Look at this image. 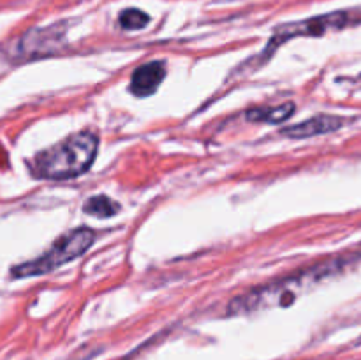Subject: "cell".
Here are the masks:
<instances>
[{"label": "cell", "instance_id": "6da1fadb", "mask_svg": "<svg viewBox=\"0 0 361 360\" xmlns=\"http://www.w3.org/2000/svg\"><path fill=\"white\" fill-rule=\"evenodd\" d=\"M344 265L342 261H328V263L314 265L310 268H303V270L295 272V274L288 275V277H281L268 284L256 286V288L249 289V292L242 293V295L235 296L229 302L228 313L229 314H247L254 313L257 309H263L264 306L270 304H281V306H289L295 302L298 292L303 288L316 284V282L323 281L324 277L337 272Z\"/></svg>", "mask_w": 361, "mask_h": 360}, {"label": "cell", "instance_id": "7a4b0ae2", "mask_svg": "<svg viewBox=\"0 0 361 360\" xmlns=\"http://www.w3.org/2000/svg\"><path fill=\"white\" fill-rule=\"evenodd\" d=\"M99 138L90 131L71 134L53 147L39 152L32 161V173L39 179L66 180L87 172L97 155Z\"/></svg>", "mask_w": 361, "mask_h": 360}, {"label": "cell", "instance_id": "3957f363", "mask_svg": "<svg viewBox=\"0 0 361 360\" xmlns=\"http://www.w3.org/2000/svg\"><path fill=\"white\" fill-rule=\"evenodd\" d=\"M95 242V233L90 228H76L63 233L42 256L35 260L25 261V263L16 265L11 270V275L16 279L32 277V275H42L48 272L56 270L62 265L76 260L81 254L90 249L92 244Z\"/></svg>", "mask_w": 361, "mask_h": 360}, {"label": "cell", "instance_id": "277c9868", "mask_svg": "<svg viewBox=\"0 0 361 360\" xmlns=\"http://www.w3.org/2000/svg\"><path fill=\"white\" fill-rule=\"evenodd\" d=\"M351 21V13H348V11H337V13L323 14V16L281 25L279 28H275L274 35H271L270 42H268L263 55L264 53H267V56L271 55L277 46L284 44L286 41H289V39L293 37H302V35H323L330 30H341V28L348 27Z\"/></svg>", "mask_w": 361, "mask_h": 360}, {"label": "cell", "instance_id": "5b68a950", "mask_svg": "<svg viewBox=\"0 0 361 360\" xmlns=\"http://www.w3.org/2000/svg\"><path fill=\"white\" fill-rule=\"evenodd\" d=\"M63 35H66V25L63 23L46 28H32L9 46L7 55L16 62L51 55L60 49Z\"/></svg>", "mask_w": 361, "mask_h": 360}, {"label": "cell", "instance_id": "8992f818", "mask_svg": "<svg viewBox=\"0 0 361 360\" xmlns=\"http://www.w3.org/2000/svg\"><path fill=\"white\" fill-rule=\"evenodd\" d=\"M166 76V64L162 60H152L137 67L130 76V92L136 97H148L154 94Z\"/></svg>", "mask_w": 361, "mask_h": 360}, {"label": "cell", "instance_id": "52a82bcc", "mask_svg": "<svg viewBox=\"0 0 361 360\" xmlns=\"http://www.w3.org/2000/svg\"><path fill=\"white\" fill-rule=\"evenodd\" d=\"M344 122L345 120L337 115H316L312 116V119L295 124V126L284 127L281 133L288 138L302 140V138H312L319 136V134L335 133V131H338L344 126Z\"/></svg>", "mask_w": 361, "mask_h": 360}, {"label": "cell", "instance_id": "ba28073f", "mask_svg": "<svg viewBox=\"0 0 361 360\" xmlns=\"http://www.w3.org/2000/svg\"><path fill=\"white\" fill-rule=\"evenodd\" d=\"M295 113V102L288 101L277 106H263V108H252L247 112V119L250 122H268L281 124L288 120Z\"/></svg>", "mask_w": 361, "mask_h": 360}, {"label": "cell", "instance_id": "9c48e42d", "mask_svg": "<svg viewBox=\"0 0 361 360\" xmlns=\"http://www.w3.org/2000/svg\"><path fill=\"white\" fill-rule=\"evenodd\" d=\"M85 212L90 215H95L99 219H106V217H113L120 212V205L116 203L115 200H111L106 194H99V196H92L85 201L83 205Z\"/></svg>", "mask_w": 361, "mask_h": 360}, {"label": "cell", "instance_id": "30bf717a", "mask_svg": "<svg viewBox=\"0 0 361 360\" xmlns=\"http://www.w3.org/2000/svg\"><path fill=\"white\" fill-rule=\"evenodd\" d=\"M148 21H150V16L141 9H134V7L122 11L118 16V23L123 30H140V28L147 27Z\"/></svg>", "mask_w": 361, "mask_h": 360}, {"label": "cell", "instance_id": "8fae6325", "mask_svg": "<svg viewBox=\"0 0 361 360\" xmlns=\"http://www.w3.org/2000/svg\"><path fill=\"white\" fill-rule=\"evenodd\" d=\"M4 162H7V155H6V150L0 148V164H4Z\"/></svg>", "mask_w": 361, "mask_h": 360}]
</instances>
